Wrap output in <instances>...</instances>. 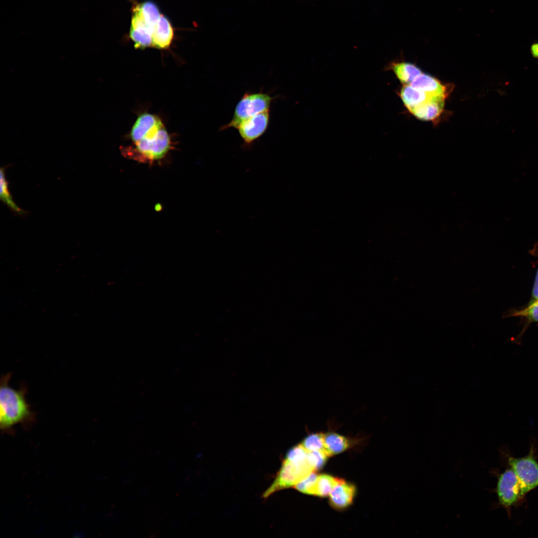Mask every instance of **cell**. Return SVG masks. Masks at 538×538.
Segmentation results:
<instances>
[{
    "instance_id": "18",
    "label": "cell",
    "mask_w": 538,
    "mask_h": 538,
    "mask_svg": "<svg viewBox=\"0 0 538 538\" xmlns=\"http://www.w3.org/2000/svg\"><path fill=\"white\" fill-rule=\"evenodd\" d=\"M134 8L138 11L148 26L154 30L161 16L157 5L152 1L147 0L135 5Z\"/></svg>"
},
{
    "instance_id": "16",
    "label": "cell",
    "mask_w": 538,
    "mask_h": 538,
    "mask_svg": "<svg viewBox=\"0 0 538 538\" xmlns=\"http://www.w3.org/2000/svg\"><path fill=\"white\" fill-rule=\"evenodd\" d=\"M399 96L408 111L431 97L435 96L429 95L410 85H403L400 91Z\"/></svg>"
},
{
    "instance_id": "17",
    "label": "cell",
    "mask_w": 538,
    "mask_h": 538,
    "mask_svg": "<svg viewBox=\"0 0 538 538\" xmlns=\"http://www.w3.org/2000/svg\"><path fill=\"white\" fill-rule=\"evenodd\" d=\"M1 167L0 169V198L1 201L6 204L8 208L16 215L24 217L26 216L28 212L20 208L15 204L13 200L12 196L10 194L8 189L9 182L6 179L5 170L7 166Z\"/></svg>"
},
{
    "instance_id": "10",
    "label": "cell",
    "mask_w": 538,
    "mask_h": 538,
    "mask_svg": "<svg viewBox=\"0 0 538 538\" xmlns=\"http://www.w3.org/2000/svg\"><path fill=\"white\" fill-rule=\"evenodd\" d=\"M355 491L354 485L347 483L342 479L329 494L331 506L337 509L347 507L353 502Z\"/></svg>"
},
{
    "instance_id": "24",
    "label": "cell",
    "mask_w": 538,
    "mask_h": 538,
    "mask_svg": "<svg viewBox=\"0 0 538 538\" xmlns=\"http://www.w3.org/2000/svg\"><path fill=\"white\" fill-rule=\"evenodd\" d=\"M538 300V269L537 272L535 283L532 292V302Z\"/></svg>"
},
{
    "instance_id": "15",
    "label": "cell",
    "mask_w": 538,
    "mask_h": 538,
    "mask_svg": "<svg viewBox=\"0 0 538 538\" xmlns=\"http://www.w3.org/2000/svg\"><path fill=\"white\" fill-rule=\"evenodd\" d=\"M350 445L349 438L333 431L324 433V446L326 454L332 456L343 452Z\"/></svg>"
},
{
    "instance_id": "12",
    "label": "cell",
    "mask_w": 538,
    "mask_h": 538,
    "mask_svg": "<svg viewBox=\"0 0 538 538\" xmlns=\"http://www.w3.org/2000/svg\"><path fill=\"white\" fill-rule=\"evenodd\" d=\"M173 37V29L169 19L161 15L152 35V45L159 49L167 48Z\"/></svg>"
},
{
    "instance_id": "21",
    "label": "cell",
    "mask_w": 538,
    "mask_h": 538,
    "mask_svg": "<svg viewBox=\"0 0 538 538\" xmlns=\"http://www.w3.org/2000/svg\"><path fill=\"white\" fill-rule=\"evenodd\" d=\"M318 476L314 471L311 472L297 483L294 488L306 494L315 495V487Z\"/></svg>"
},
{
    "instance_id": "13",
    "label": "cell",
    "mask_w": 538,
    "mask_h": 538,
    "mask_svg": "<svg viewBox=\"0 0 538 538\" xmlns=\"http://www.w3.org/2000/svg\"><path fill=\"white\" fill-rule=\"evenodd\" d=\"M392 70L403 85H411L421 73L419 68L410 62L394 61L387 68Z\"/></svg>"
},
{
    "instance_id": "7",
    "label": "cell",
    "mask_w": 538,
    "mask_h": 538,
    "mask_svg": "<svg viewBox=\"0 0 538 538\" xmlns=\"http://www.w3.org/2000/svg\"><path fill=\"white\" fill-rule=\"evenodd\" d=\"M269 122V111L249 117L237 129L243 140V148H250L254 142L266 132Z\"/></svg>"
},
{
    "instance_id": "20",
    "label": "cell",
    "mask_w": 538,
    "mask_h": 538,
    "mask_svg": "<svg viewBox=\"0 0 538 538\" xmlns=\"http://www.w3.org/2000/svg\"><path fill=\"white\" fill-rule=\"evenodd\" d=\"M308 452L324 450V433L318 432L308 434L300 443Z\"/></svg>"
},
{
    "instance_id": "22",
    "label": "cell",
    "mask_w": 538,
    "mask_h": 538,
    "mask_svg": "<svg viewBox=\"0 0 538 538\" xmlns=\"http://www.w3.org/2000/svg\"><path fill=\"white\" fill-rule=\"evenodd\" d=\"M513 316H521L531 322H538V300L532 302L528 307L513 312Z\"/></svg>"
},
{
    "instance_id": "5",
    "label": "cell",
    "mask_w": 538,
    "mask_h": 538,
    "mask_svg": "<svg viewBox=\"0 0 538 538\" xmlns=\"http://www.w3.org/2000/svg\"><path fill=\"white\" fill-rule=\"evenodd\" d=\"M497 479L495 491L498 497L499 504L505 508L510 515L511 508L522 500L519 479L510 467L499 474Z\"/></svg>"
},
{
    "instance_id": "19",
    "label": "cell",
    "mask_w": 538,
    "mask_h": 538,
    "mask_svg": "<svg viewBox=\"0 0 538 538\" xmlns=\"http://www.w3.org/2000/svg\"><path fill=\"white\" fill-rule=\"evenodd\" d=\"M341 480L326 474L318 475L316 483L315 495L322 497L329 495L334 487Z\"/></svg>"
},
{
    "instance_id": "23",
    "label": "cell",
    "mask_w": 538,
    "mask_h": 538,
    "mask_svg": "<svg viewBox=\"0 0 538 538\" xmlns=\"http://www.w3.org/2000/svg\"><path fill=\"white\" fill-rule=\"evenodd\" d=\"M328 456L324 450L308 452V459L314 471L323 467Z\"/></svg>"
},
{
    "instance_id": "14",
    "label": "cell",
    "mask_w": 538,
    "mask_h": 538,
    "mask_svg": "<svg viewBox=\"0 0 538 538\" xmlns=\"http://www.w3.org/2000/svg\"><path fill=\"white\" fill-rule=\"evenodd\" d=\"M162 123L159 118L150 114L144 113L138 117L131 132V137L135 143L140 140L144 135Z\"/></svg>"
},
{
    "instance_id": "4",
    "label": "cell",
    "mask_w": 538,
    "mask_h": 538,
    "mask_svg": "<svg viewBox=\"0 0 538 538\" xmlns=\"http://www.w3.org/2000/svg\"><path fill=\"white\" fill-rule=\"evenodd\" d=\"M314 471L308 459L294 461L285 458L277 475L269 488L264 494L267 498L275 492L294 486L311 472Z\"/></svg>"
},
{
    "instance_id": "8",
    "label": "cell",
    "mask_w": 538,
    "mask_h": 538,
    "mask_svg": "<svg viewBox=\"0 0 538 538\" xmlns=\"http://www.w3.org/2000/svg\"><path fill=\"white\" fill-rule=\"evenodd\" d=\"M153 30L143 20L134 8L130 30V36L135 48H144L152 45Z\"/></svg>"
},
{
    "instance_id": "2",
    "label": "cell",
    "mask_w": 538,
    "mask_h": 538,
    "mask_svg": "<svg viewBox=\"0 0 538 538\" xmlns=\"http://www.w3.org/2000/svg\"><path fill=\"white\" fill-rule=\"evenodd\" d=\"M273 99L270 95L263 92H246L237 103L231 121L221 127L220 130L230 128L237 129L248 118L269 111Z\"/></svg>"
},
{
    "instance_id": "1",
    "label": "cell",
    "mask_w": 538,
    "mask_h": 538,
    "mask_svg": "<svg viewBox=\"0 0 538 538\" xmlns=\"http://www.w3.org/2000/svg\"><path fill=\"white\" fill-rule=\"evenodd\" d=\"M11 376V373L2 376L0 382V426L6 432H12L17 424L30 427L35 421L36 415L26 401V387L23 385L18 390L10 388Z\"/></svg>"
},
{
    "instance_id": "11",
    "label": "cell",
    "mask_w": 538,
    "mask_h": 538,
    "mask_svg": "<svg viewBox=\"0 0 538 538\" xmlns=\"http://www.w3.org/2000/svg\"><path fill=\"white\" fill-rule=\"evenodd\" d=\"M412 86L431 96L446 98L448 87L438 79L427 74L421 73L411 84Z\"/></svg>"
},
{
    "instance_id": "25",
    "label": "cell",
    "mask_w": 538,
    "mask_h": 538,
    "mask_svg": "<svg viewBox=\"0 0 538 538\" xmlns=\"http://www.w3.org/2000/svg\"><path fill=\"white\" fill-rule=\"evenodd\" d=\"M531 52L535 58H538V42H535L531 46Z\"/></svg>"
},
{
    "instance_id": "6",
    "label": "cell",
    "mask_w": 538,
    "mask_h": 538,
    "mask_svg": "<svg viewBox=\"0 0 538 538\" xmlns=\"http://www.w3.org/2000/svg\"><path fill=\"white\" fill-rule=\"evenodd\" d=\"M134 151L139 159L156 160L163 158L170 147L169 135L164 127L154 137L134 143Z\"/></svg>"
},
{
    "instance_id": "9",
    "label": "cell",
    "mask_w": 538,
    "mask_h": 538,
    "mask_svg": "<svg viewBox=\"0 0 538 538\" xmlns=\"http://www.w3.org/2000/svg\"><path fill=\"white\" fill-rule=\"evenodd\" d=\"M446 98L432 96L426 101L415 106L409 111L419 120L432 121L436 120L443 112Z\"/></svg>"
},
{
    "instance_id": "3",
    "label": "cell",
    "mask_w": 538,
    "mask_h": 538,
    "mask_svg": "<svg viewBox=\"0 0 538 538\" xmlns=\"http://www.w3.org/2000/svg\"><path fill=\"white\" fill-rule=\"evenodd\" d=\"M507 458L508 464L519 479L523 500L529 492L538 486V462L535 457L534 446H532L526 456L515 457L508 455Z\"/></svg>"
}]
</instances>
